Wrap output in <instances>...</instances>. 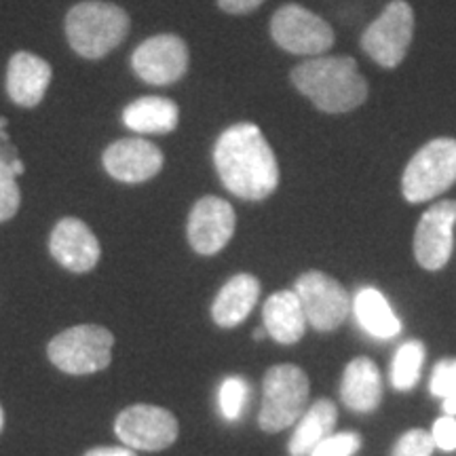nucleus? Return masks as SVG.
<instances>
[{"instance_id": "obj_29", "label": "nucleus", "mask_w": 456, "mask_h": 456, "mask_svg": "<svg viewBox=\"0 0 456 456\" xmlns=\"http://www.w3.org/2000/svg\"><path fill=\"white\" fill-rule=\"evenodd\" d=\"M216 3L228 15H245L258 9L265 0H216Z\"/></svg>"}, {"instance_id": "obj_23", "label": "nucleus", "mask_w": 456, "mask_h": 456, "mask_svg": "<svg viewBox=\"0 0 456 456\" xmlns=\"http://www.w3.org/2000/svg\"><path fill=\"white\" fill-rule=\"evenodd\" d=\"M425 363V346L419 340H408L402 345L391 363V385L397 391H410L419 383L420 370Z\"/></svg>"}, {"instance_id": "obj_24", "label": "nucleus", "mask_w": 456, "mask_h": 456, "mask_svg": "<svg viewBox=\"0 0 456 456\" xmlns=\"http://www.w3.org/2000/svg\"><path fill=\"white\" fill-rule=\"evenodd\" d=\"M248 399H249V385L245 383V379H241V376H228V379L222 380L220 391H218V403H220V412L226 420L241 419Z\"/></svg>"}, {"instance_id": "obj_28", "label": "nucleus", "mask_w": 456, "mask_h": 456, "mask_svg": "<svg viewBox=\"0 0 456 456\" xmlns=\"http://www.w3.org/2000/svg\"><path fill=\"white\" fill-rule=\"evenodd\" d=\"M433 442L437 448H442L444 452H452L456 450V419L454 416H444L433 423Z\"/></svg>"}, {"instance_id": "obj_31", "label": "nucleus", "mask_w": 456, "mask_h": 456, "mask_svg": "<svg viewBox=\"0 0 456 456\" xmlns=\"http://www.w3.org/2000/svg\"><path fill=\"white\" fill-rule=\"evenodd\" d=\"M444 412H446V416H456V402H452V399H444Z\"/></svg>"}, {"instance_id": "obj_18", "label": "nucleus", "mask_w": 456, "mask_h": 456, "mask_svg": "<svg viewBox=\"0 0 456 456\" xmlns=\"http://www.w3.org/2000/svg\"><path fill=\"white\" fill-rule=\"evenodd\" d=\"M340 399L346 408L355 412H372L379 408L383 399V379L372 359L357 357L345 368Z\"/></svg>"}, {"instance_id": "obj_4", "label": "nucleus", "mask_w": 456, "mask_h": 456, "mask_svg": "<svg viewBox=\"0 0 456 456\" xmlns=\"http://www.w3.org/2000/svg\"><path fill=\"white\" fill-rule=\"evenodd\" d=\"M456 182V140L427 142L410 159L402 175V195L408 203H425L440 197Z\"/></svg>"}, {"instance_id": "obj_9", "label": "nucleus", "mask_w": 456, "mask_h": 456, "mask_svg": "<svg viewBox=\"0 0 456 456\" xmlns=\"http://www.w3.org/2000/svg\"><path fill=\"white\" fill-rule=\"evenodd\" d=\"M294 292L300 298L306 322L317 332H332L349 317L353 300L342 285L322 271H309L298 277Z\"/></svg>"}, {"instance_id": "obj_30", "label": "nucleus", "mask_w": 456, "mask_h": 456, "mask_svg": "<svg viewBox=\"0 0 456 456\" xmlns=\"http://www.w3.org/2000/svg\"><path fill=\"white\" fill-rule=\"evenodd\" d=\"M83 456H135V450H131L127 446H102L89 450V452H85Z\"/></svg>"}, {"instance_id": "obj_20", "label": "nucleus", "mask_w": 456, "mask_h": 456, "mask_svg": "<svg viewBox=\"0 0 456 456\" xmlns=\"http://www.w3.org/2000/svg\"><path fill=\"white\" fill-rule=\"evenodd\" d=\"M180 123V106L161 95H144L125 106L123 125L134 134H171Z\"/></svg>"}, {"instance_id": "obj_33", "label": "nucleus", "mask_w": 456, "mask_h": 456, "mask_svg": "<svg viewBox=\"0 0 456 456\" xmlns=\"http://www.w3.org/2000/svg\"><path fill=\"white\" fill-rule=\"evenodd\" d=\"M3 425H4V416H3V406H0V431H3Z\"/></svg>"}, {"instance_id": "obj_6", "label": "nucleus", "mask_w": 456, "mask_h": 456, "mask_svg": "<svg viewBox=\"0 0 456 456\" xmlns=\"http://www.w3.org/2000/svg\"><path fill=\"white\" fill-rule=\"evenodd\" d=\"M114 336L110 330L83 323L68 328L49 342L47 355L61 372L72 376L95 374L110 366Z\"/></svg>"}, {"instance_id": "obj_7", "label": "nucleus", "mask_w": 456, "mask_h": 456, "mask_svg": "<svg viewBox=\"0 0 456 456\" xmlns=\"http://www.w3.org/2000/svg\"><path fill=\"white\" fill-rule=\"evenodd\" d=\"M416 17L408 0H391L380 15L362 32L359 45L370 60L385 70L395 68L406 60L414 38Z\"/></svg>"}, {"instance_id": "obj_13", "label": "nucleus", "mask_w": 456, "mask_h": 456, "mask_svg": "<svg viewBox=\"0 0 456 456\" xmlns=\"http://www.w3.org/2000/svg\"><path fill=\"white\" fill-rule=\"evenodd\" d=\"M237 228L232 205L220 197H203L192 205L186 237L191 248L201 256H216L226 248Z\"/></svg>"}, {"instance_id": "obj_25", "label": "nucleus", "mask_w": 456, "mask_h": 456, "mask_svg": "<svg viewBox=\"0 0 456 456\" xmlns=\"http://www.w3.org/2000/svg\"><path fill=\"white\" fill-rule=\"evenodd\" d=\"M431 395L456 402V359H442L436 363L429 383Z\"/></svg>"}, {"instance_id": "obj_15", "label": "nucleus", "mask_w": 456, "mask_h": 456, "mask_svg": "<svg viewBox=\"0 0 456 456\" xmlns=\"http://www.w3.org/2000/svg\"><path fill=\"white\" fill-rule=\"evenodd\" d=\"M49 252L57 265L70 273H89L102 258V248L94 231L83 220L61 218L49 237Z\"/></svg>"}, {"instance_id": "obj_2", "label": "nucleus", "mask_w": 456, "mask_h": 456, "mask_svg": "<svg viewBox=\"0 0 456 456\" xmlns=\"http://www.w3.org/2000/svg\"><path fill=\"white\" fill-rule=\"evenodd\" d=\"M289 81L317 110L326 114L353 112L366 104L370 95L368 78L349 55L309 57L292 68Z\"/></svg>"}, {"instance_id": "obj_3", "label": "nucleus", "mask_w": 456, "mask_h": 456, "mask_svg": "<svg viewBox=\"0 0 456 456\" xmlns=\"http://www.w3.org/2000/svg\"><path fill=\"white\" fill-rule=\"evenodd\" d=\"M131 20L127 11L106 0H83L66 15V37L85 60H100L125 41Z\"/></svg>"}, {"instance_id": "obj_17", "label": "nucleus", "mask_w": 456, "mask_h": 456, "mask_svg": "<svg viewBox=\"0 0 456 456\" xmlns=\"http://www.w3.org/2000/svg\"><path fill=\"white\" fill-rule=\"evenodd\" d=\"M306 315L294 289H281L269 296L262 309V326L279 345H294L305 336Z\"/></svg>"}, {"instance_id": "obj_14", "label": "nucleus", "mask_w": 456, "mask_h": 456, "mask_svg": "<svg viewBox=\"0 0 456 456\" xmlns=\"http://www.w3.org/2000/svg\"><path fill=\"white\" fill-rule=\"evenodd\" d=\"M161 148L144 138H123L112 142L102 155L106 174L123 184H142L163 169Z\"/></svg>"}, {"instance_id": "obj_32", "label": "nucleus", "mask_w": 456, "mask_h": 456, "mask_svg": "<svg viewBox=\"0 0 456 456\" xmlns=\"http://www.w3.org/2000/svg\"><path fill=\"white\" fill-rule=\"evenodd\" d=\"M265 334H266V330H265V326H262L260 330H256V332H254V338L262 340V338H265Z\"/></svg>"}, {"instance_id": "obj_19", "label": "nucleus", "mask_w": 456, "mask_h": 456, "mask_svg": "<svg viewBox=\"0 0 456 456\" xmlns=\"http://www.w3.org/2000/svg\"><path fill=\"white\" fill-rule=\"evenodd\" d=\"M260 296V281L249 273H239L222 285L212 305V317L220 328H235L254 311Z\"/></svg>"}, {"instance_id": "obj_12", "label": "nucleus", "mask_w": 456, "mask_h": 456, "mask_svg": "<svg viewBox=\"0 0 456 456\" xmlns=\"http://www.w3.org/2000/svg\"><path fill=\"white\" fill-rule=\"evenodd\" d=\"M456 201L433 203L420 216L414 232V256L425 271H442L448 265L454 248Z\"/></svg>"}, {"instance_id": "obj_21", "label": "nucleus", "mask_w": 456, "mask_h": 456, "mask_svg": "<svg viewBox=\"0 0 456 456\" xmlns=\"http://www.w3.org/2000/svg\"><path fill=\"white\" fill-rule=\"evenodd\" d=\"M336 420H338V410H336L332 399H317V402L300 416L288 446L289 454L309 456L319 444L332 436Z\"/></svg>"}, {"instance_id": "obj_11", "label": "nucleus", "mask_w": 456, "mask_h": 456, "mask_svg": "<svg viewBox=\"0 0 456 456\" xmlns=\"http://www.w3.org/2000/svg\"><path fill=\"white\" fill-rule=\"evenodd\" d=\"M188 61L191 53L184 38L167 32L146 38L131 55V68L138 78L157 87L178 83L188 72Z\"/></svg>"}, {"instance_id": "obj_26", "label": "nucleus", "mask_w": 456, "mask_h": 456, "mask_svg": "<svg viewBox=\"0 0 456 456\" xmlns=\"http://www.w3.org/2000/svg\"><path fill=\"white\" fill-rule=\"evenodd\" d=\"M359 448H362V437H359V433H332V436L319 444L309 456H353Z\"/></svg>"}, {"instance_id": "obj_1", "label": "nucleus", "mask_w": 456, "mask_h": 456, "mask_svg": "<svg viewBox=\"0 0 456 456\" xmlns=\"http://www.w3.org/2000/svg\"><path fill=\"white\" fill-rule=\"evenodd\" d=\"M214 165L228 192L243 201H265L279 186V165L258 125L237 123L214 146Z\"/></svg>"}, {"instance_id": "obj_5", "label": "nucleus", "mask_w": 456, "mask_h": 456, "mask_svg": "<svg viewBox=\"0 0 456 456\" xmlns=\"http://www.w3.org/2000/svg\"><path fill=\"white\" fill-rule=\"evenodd\" d=\"M309 402V379L298 366H273L262 383L258 425L266 433H279L298 423Z\"/></svg>"}, {"instance_id": "obj_22", "label": "nucleus", "mask_w": 456, "mask_h": 456, "mask_svg": "<svg viewBox=\"0 0 456 456\" xmlns=\"http://www.w3.org/2000/svg\"><path fill=\"white\" fill-rule=\"evenodd\" d=\"M353 311H355L359 326L374 338H395L402 332V322L393 313L389 300L376 288L359 289L353 300Z\"/></svg>"}, {"instance_id": "obj_10", "label": "nucleus", "mask_w": 456, "mask_h": 456, "mask_svg": "<svg viewBox=\"0 0 456 456\" xmlns=\"http://www.w3.org/2000/svg\"><path fill=\"white\" fill-rule=\"evenodd\" d=\"M114 433L131 450L159 452L169 448L178 437V420L161 406L134 403L114 420Z\"/></svg>"}, {"instance_id": "obj_27", "label": "nucleus", "mask_w": 456, "mask_h": 456, "mask_svg": "<svg viewBox=\"0 0 456 456\" xmlns=\"http://www.w3.org/2000/svg\"><path fill=\"white\" fill-rule=\"evenodd\" d=\"M433 448H436V442H433L431 433L412 429L399 437L393 446V456H431Z\"/></svg>"}, {"instance_id": "obj_16", "label": "nucleus", "mask_w": 456, "mask_h": 456, "mask_svg": "<svg viewBox=\"0 0 456 456\" xmlns=\"http://www.w3.org/2000/svg\"><path fill=\"white\" fill-rule=\"evenodd\" d=\"M51 77L49 61L30 53V51H17L11 55L7 66V95L13 104L21 108L38 106L47 94Z\"/></svg>"}, {"instance_id": "obj_8", "label": "nucleus", "mask_w": 456, "mask_h": 456, "mask_svg": "<svg viewBox=\"0 0 456 456\" xmlns=\"http://www.w3.org/2000/svg\"><path fill=\"white\" fill-rule=\"evenodd\" d=\"M271 38L279 49L292 55L317 57L334 47V28L322 15L302 4L288 3L271 17Z\"/></svg>"}]
</instances>
